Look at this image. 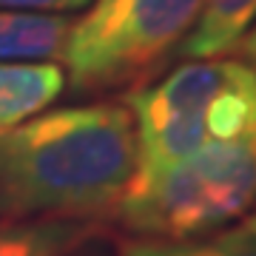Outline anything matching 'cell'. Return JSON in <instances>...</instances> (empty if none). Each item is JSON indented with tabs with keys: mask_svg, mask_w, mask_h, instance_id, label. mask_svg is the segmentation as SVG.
<instances>
[{
	"mask_svg": "<svg viewBox=\"0 0 256 256\" xmlns=\"http://www.w3.org/2000/svg\"><path fill=\"white\" fill-rule=\"evenodd\" d=\"M137 174L128 106L54 108L0 137V216L111 220Z\"/></svg>",
	"mask_w": 256,
	"mask_h": 256,
	"instance_id": "cell-1",
	"label": "cell"
},
{
	"mask_svg": "<svg viewBox=\"0 0 256 256\" xmlns=\"http://www.w3.org/2000/svg\"><path fill=\"white\" fill-rule=\"evenodd\" d=\"M128 108L137 126V174H156L256 128V74L242 60H194L131 92Z\"/></svg>",
	"mask_w": 256,
	"mask_h": 256,
	"instance_id": "cell-2",
	"label": "cell"
},
{
	"mask_svg": "<svg viewBox=\"0 0 256 256\" xmlns=\"http://www.w3.org/2000/svg\"><path fill=\"white\" fill-rule=\"evenodd\" d=\"M256 200V128L216 140L165 171L128 182L114 216L140 239H196L242 216Z\"/></svg>",
	"mask_w": 256,
	"mask_h": 256,
	"instance_id": "cell-3",
	"label": "cell"
},
{
	"mask_svg": "<svg viewBox=\"0 0 256 256\" xmlns=\"http://www.w3.org/2000/svg\"><path fill=\"white\" fill-rule=\"evenodd\" d=\"M202 0H97L72 23L63 63L74 92H108L146 80L182 43Z\"/></svg>",
	"mask_w": 256,
	"mask_h": 256,
	"instance_id": "cell-4",
	"label": "cell"
},
{
	"mask_svg": "<svg viewBox=\"0 0 256 256\" xmlns=\"http://www.w3.org/2000/svg\"><path fill=\"white\" fill-rule=\"evenodd\" d=\"M66 88V72L46 60H0V137L46 111Z\"/></svg>",
	"mask_w": 256,
	"mask_h": 256,
	"instance_id": "cell-5",
	"label": "cell"
},
{
	"mask_svg": "<svg viewBox=\"0 0 256 256\" xmlns=\"http://www.w3.org/2000/svg\"><path fill=\"white\" fill-rule=\"evenodd\" d=\"M100 234L94 220L0 216V256H72Z\"/></svg>",
	"mask_w": 256,
	"mask_h": 256,
	"instance_id": "cell-6",
	"label": "cell"
},
{
	"mask_svg": "<svg viewBox=\"0 0 256 256\" xmlns=\"http://www.w3.org/2000/svg\"><path fill=\"white\" fill-rule=\"evenodd\" d=\"M256 20V0H202L200 18L180 43V57L210 60L234 52Z\"/></svg>",
	"mask_w": 256,
	"mask_h": 256,
	"instance_id": "cell-7",
	"label": "cell"
},
{
	"mask_svg": "<svg viewBox=\"0 0 256 256\" xmlns=\"http://www.w3.org/2000/svg\"><path fill=\"white\" fill-rule=\"evenodd\" d=\"M72 18L0 12V60H63Z\"/></svg>",
	"mask_w": 256,
	"mask_h": 256,
	"instance_id": "cell-8",
	"label": "cell"
},
{
	"mask_svg": "<svg viewBox=\"0 0 256 256\" xmlns=\"http://www.w3.org/2000/svg\"><path fill=\"white\" fill-rule=\"evenodd\" d=\"M114 256H256V230L242 222L196 239H117Z\"/></svg>",
	"mask_w": 256,
	"mask_h": 256,
	"instance_id": "cell-9",
	"label": "cell"
},
{
	"mask_svg": "<svg viewBox=\"0 0 256 256\" xmlns=\"http://www.w3.org/2000/svg\"><path fill=\"white\" fill-rule=\"evenodd\" d=\"M92 0H0V12H26V14H66L77 12Z\"/></svg>",
	"mask_w": 256,
	"mask_h": 256,
	"instance_id": "cell-10",
	"label": "cell"
},
{
	"mask_svg": "<svg viewBox=\"0 0 256 256\" xmlns=\"http://www.w3.org/2000/svg\"><path fill=\"white\" fill-rule=\"evenodd\" d=\"M236 52H239V60L256 74V20H254V26L242 34V40L236 43Z\"/></svg>",
	"mask_w": 256,
	"mask_h": 256,
	"instance_id": "cell-11",
	"label": "cell"
},
{
	"mask_svg": "<svg viewBox=\"0 0 256 256\" xmlns=\"http://www.w3.org/2000/svg\"><path fill=\"white\" fill-rule=\"evenodd\" d=\"M254 202H256V200H254ZM245 225H248L250 230H256V208H254V214H250V216L245 220Z\"/></svg>",
	"mask_w": 256,
	"mask_h": 256,
	"instance_id": "cell-12",
	"label": "cell"
}]
</instances>
